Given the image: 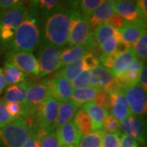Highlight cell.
Instances as JSON below:
<instances>
[{
	"instance_id": "6da1fadb",
	"label": "cell",
	"mask_w": 147,
	"mask_h": 147,
	"mask_svg": "<svg viewBox=\"0 0 147 147\" xmlns=\"http://www.w3.org/2000/svg\"><path fill=\"white\" fill-rule=\"evenodd\" d=\"M69 26V11L57 8L49 14L46 21L43 30L44 40L54 47H65L68 43Z\"/></svg>"
},
{
	"instance_id": "7a4b0ae2",
	"label": "cell",
	"mask_w": 147,
	"mask_h": 147,
	"mask_svg": "<svg viewBox=\"0 0 147 147\" xmlns=\"http://www.w3.org/2000/svg\"><path fill=\"white\" fill-rule=\"evenodd\" d=\"M40 32L38 21L32 12L17 28L7 49L11 52L32 53L39 43Z\"/></svg>"
},
{
	"instance_id": "3957f363",
	"label": "cell",
	"mask_w": 147,
	"mask_h": 147,
	"mask_svg": "<svg viewBox=\"0 0 147 147\" xmlns=\"http://www.w3.org/2000/svg\"><path fill=\"white\" fill-rule=\"evenodd\" d=\"M70 26L68 44L71 47L84 46L89 49L96 47L88 21L77 9L69 11Z\"/></svg>"
},
{
	"instance_id": "277c9868",
	"label": "cell",
	"mask_w": 147,
	"mask_h": 147,
	"mask_svg": "<svg viewBox=\"0 0 147 147\" xmlns=\"http://www.w3.org/2000/svg\"><path fill=\"white\" fill-rule=\"evenodd\" d=\"M29 16V8L21 6L0 13V46L7 48L12 41L17 28Z\"/></svg>"
},
{
	"instance_id": "5b68a950",
	"label": "cell",
	"mask_w": 147,
	"mask_h": 147,
	"mask_svg": "<svg viewBox=\"0 0 147 147\" xmlns=\"http://www.w3.org/2000/svg\"><path fill=\"white\" fill-rule=\"evenodd\" d=\"M29 134L26 119L16 118L0 129V147H22Z\"/></svg>"
},
{
	"instance_id": "8992f818",
	"label": "cell",
	"mask_w": 147,
	"mask_h": 147,
	"mask_svg": "<svg viewBox=\"0 0 147 147\" xmlns=\"http://www.w3.org/2000/svg\"><path fill=\"white\" fill-rule=\"evenodd\" d=\"M61 53V48L54 47L47 42L42 44L38 51L37 59L39 67L38 78L45 77L61 68L60 63Z\"/></svg>"
},
{
	"instance_id": "52a82bcc",
	"label": "cell",
	"mask_w": 147,
	"mask_h": 147,
	"mask_svg": "<svg viewBox=\"0 0 147 147\" xmlns=\"http://www.w3.org/2000/svg\"><path fill=\"white\" fill-rule=\"evenodd\" d=\"M122 90L131 115L139 117L147 115V92L140 84H136Z\"/></svg>"
},
{
	"instance_id": "ba28073f",
	"label": "cell",
	"mask_w": 147,
	"mask_h": 147,
	"mask_svg": "<svg viewBox=\"0 0 147 147\" xmlns=\"http://www.w3.org/2000/svg\"><path fill=\"white\" fill-rule=\"evenodd\" d=\"M59 109V101L49 96L38 107L35 123L40 129L52 127L57 120Z\"/></svg>"
},
{
	"instance_id": "9c48e42d",
	"label": "cell",
	"mask_w": 147,
	"mask_h": 147,
	"mask_svg": "<svg viewBox=\"0 0 147 147\" xmlns=\"http://www.w3.org/2000/svg\"><path fill=\"white\" fill-rule=\"evenodd\" d=\"M89 79L92 87L105 90L108 93L121 89L115 77L109 69L101 65L89 71Z\"/></svg>"
},
{
	"instance_id": "30bf717a",
	"label": "cell",
	"mask_w": 147,
	"mask_h": 147,
	"mask_svg": "<svg viewBox=\"0 0 147 147\" xmlns=\"http://www.w3.org/2000/svg\"><path fill=\"white\" fill-rule=\"evenodd\" d=\"M7 61L14 65L25 74H34L38 77L39 67L36 57L32 53L11 52L7 53Z\"/></svg>"
},
{
	"instance_id": "8fae6325",
	"label": "cell",
	"mask_w": 147,
	"mask_h": 147,
	"mask_svg": "<svg viewBox=\"0 0 147 147\" xmlns=\"http://www.w3.org/2000/svg\"><path fill=\"white\" fill-rule=\"evenodd\" d=\"M119 127L124 134L144 144L146 140L147 127L145 121L137 116L130 115L119 121Z\"/></svg>"
},
{
	"instance_id": "7c38bea8",
	"label": "cell",
	"mask_w": 147,
	"mask_h": 147,
	"mask_svg": "<svg viewBox=\"0 0 147 147\" xmlns=\"http://www.w3.org/2000/svg\"><path fill=\"white\" fill-rule=\"evenodd\" d=\"M49 95L57 100H70L73 88L71 83L57 72L48 80H46Z\"/></svg>"
},
{
	"instance_id": "4fadbf2b",
	"label": "cell",
	"mask_w": 147,
	"mask_h": 147,
	"mask_svg": "<svg viewBox=\"0 0 147 147\" xmlns=\"http://www.w3.org/2000/svg\"><path fill=\"white\" fill-rule=\"evenodd\" d=\"M60 146H78L82 133L74 125L73 120L56 129Z\"/></svg>"
},
{
	"instance_id": "5bb4252c",
	"label": "cell",
	"mask_w": 147,
	"mask_h": 147,
	"mask_svg": "<svg viewBox=\"0 0 147 147\" xmlns=\"http://www.w3.org/2000/svg\"><path fill=\"white\" fill-rule=\"evenodd\" d=\"M49 96L48 88L45 81L38 84H30L26 91L23 105L38 107Z\"/></svg>"
},
{
	"instance_id": "9a60e30c",
	"label": "cell",
	"mask_w": 147,
	"mask_h": 147,
	"mask_svg": "<svg viewBox=\"0 0 147 147\" xmlns=\"http://www.w3.org/2000/svg\"><path fill=\"white\" fill-rule=\"evenodd\" d=\"M109 95L110 102V110L112 115L115 117L119 121L131 115L123 90L116 91L112 93H109Z\"/></svg>"
},
{
	"instance_id": "2e32d148",
	"label": "cell",
	"mask_w": 147,
	"mask_h": 147,
	"mask_svg": "<svg viewBox=\"0 0 147 147\" xmlns=\"http://www.w3.org/2000/svg\"><path fill=\"white\" fill-rule=\"evenodd\" d=\"M115 13L130 22H143L140 10L136 2L129 0H119L115 2Z\"/></svg>"
},
{
	"instance_id": "e0dca14e",
	"label": "cell",
	"mask_w": 147,
	"mask_h": 147,
	"mask_svg": "<svg viewBox=\"0 0 147 147\" xmlns=\"http://www.w3.org/2000/svg\"><path fill=\"white\" fill-rule=\"evenodd\" d=\"M147 23L143 22H130L125 21L123 26L119 30L122 40L132 46L138 40L145 30H146Z\"/></svg>"
},
{
	"instance_id": "ac0fdd59",
	"label": "cell",
	"mask_w": 147,
	"mask_h": 147,
	"mask_svg": "<svg viewBox=\"0 0 147 147\" xmlns=\"http://www.w3.org/2000/svg\"><path fill=\"white\" fill-rule=\"evenodd\" d=\"M115 1L113 0L104 1L103 3L95 10L88 20L89 26L92 30H93L97 26L105 23L110 16L115 13Z\"/></svg>"
},
{
	"instance_id": "d6986e66",
	"label": "cell",
	"mask_w": 147,
	"mask_h": 147,
	"mask_svg": "<svg viewBox=\"0 0 147 147\" xmlns=\"http://www.w3.org/2000/svg\"><path fill=\"white\" fill-rule=\"evenodd\" d=\"M58 101H59L58 115L57 120L53 125V127L55 129L61 127L65 123L72 121L75 114L79 110V107L70 100H58Z\"/></svg>"
},
{
	"instance_id": "ffe728a7",
	"label": "cell",
	"mask_w": 147,
	"mask_h": 147,
	"mask_svg": "<svg viewBox=\"0 0 147 147\" xmlns=\"http://www.w3.org/2000/svg\"><path fill=\"white\" fill-rule=\"evenodd\" d=\"M82 109H84L87 112L91 119L92 124V131H99L103 129L104 120L110 115L108 110L95 105L92 102L84 105Z\"/></svg>"
},
{
	"instance_id": "44dd1931",
	"label": "cell",
	"mask_w": 147,
	"mask_h": 147,
	"mask_svg": "<svg viewBox=\"0 0 147 147\" xmlns=\"http://www.w3.org/2000/svg\"><path fill=\"white\" fill-rule=\"evenodd\" d=\"M30 84L31 83L26 80L21 84L9 86L6 89L5 94H4L3 100H4L5 103L16 102V103L23 105V103L25 101V96H26V91Z\"/></svg>"
},
{
	"instance_id": "7402d4cb",
	"label": "cell",
	"mask_w": 147,
	"mask_h": 147,
	"mask_svg": "<svg viewBox=\"0 0 147 147\" xmlns=\"http://www.w3.org/2000/svg\"><path fill=\"white\" fill-rule=\"evenodd\" d=\"M88 47L84 46H74L62 51L60 57V63L61 68L81 61L84 55L88 53Z\"/></svg>"
},
{
	"instance_id": "603a6c76",
	"label": "cell",
	"mask_w": 147,
	"mask_h": 147,
	"mask_svg": "<svg viewBox=\"0 0 147 147\" xmlns=\"http://www.w3.org/2000/svg\"><path fill=\"white\" fill-rule=\"evenodd\" d=\"M137 58L136 54L131 47L128 51H127L126 53L121 54L117 57L115 62L114 64V66L110 70V72L115 78L118 77L119 75L126 72L128 68L130 67L131 63Z\"/></svg>"
},
{
	"instance_id": "cb8c5ba5",
	"label": "cell",
	"mask_w": 147,
	"mask_h": 147,
	"mask_svg": "<svg viewBox=\"0 0 147 147\" xmlns=\"http://www.w3.org/2000/svg\"><path fill=\"white\" fill-rule=\"evenodd\" d=\"M111 36H115L119 41H123L119 30H115L105 23H102L99 26H97L92 30L93 40L95 43L96 44V46H99V47L104 42L105 40Z\"/></svg>"
},
{
	"instance_id": "d4e9b609",
	"label": "cell",
	"mask_w": 147,
	"mask_h": 147,
	"mask_svg": "<svg viewBox=\"0 0 147 147\" xmlns=\"http://www.w3.org/2000/svg\"><path fill=\"white\" fill-rule=\"evenodd\" d=\"M98 88H96L94 87H89L80 89H73L70 100L79 108L83 107L84 105L91 103L94 100Z\"/></svg>"
},
{
	"instance_id": "484cf974",
	"label": "cell",
	"mask_w": 147,
	"mask_h": 147,
	"mask_svg": "<svg viewBox=\"0 0 147 147\" xmlns=\"http://www.w3.org/2000/svg\"><path fill=\"white\" fill-rule=\"evenodd\" d=\"M3 71L7 85L8 86L21 84L26 80V74H25L20 69L8 61H6L4 64V68L3 69Z\"/></svg>"
},
{
	"instance_id": "4316f807",
	"label": "cell",
	"mask_w": 147,
	"mask_h": 147,
	"mask_svg": "<svg viewBox=\"0 0 147 147\" xmlns=\"http://www.w3.org/2000/svg\"><path fill=\"white\" fill-rule=\"evenodd\" d=\"M105 132L101 129L82 135L77 147H102V139Z\"/></svg>"
},
{
	"instance_id": "83f0119b",
	"label": "cell",
	"mask_w": 147,
	"mask_h": 147,
	"mask_svg": "<svg viewBox=\"0 0 147 147\" xmlns=\"http://www.w3.org/2000/svg\"><path fill=\"white\" fill-rule=\"evenodd\" d=\"M74 123L79 129L82 135L88 134L92 131V124L91 119L84 109H80L77 111L74 117Z\"/></svg>"
},
{
	"instance_id": "f1b7e54d",
	"label": "cell",
	"mask_w": 147,
	"mask_h": 147,
	"mask_svg": "<svg viewBox=\"0 0 147 147\" xmlns=\"http://www.w3.org/2000/svg\"><path fill=\"white\" fill-rule=\"evenodd\" d=\"M39 146L60 147L56 134V129L53 127L47 129L39 128Z\"/></svg>"
},
{
	"instance_id": "f546056e",
	"label": "cell",
	"mask_w": 147,
	"mask_h": 147,
	"mask_svg": "<svg viewBox=\"0 0 147 147\" xmlns=\"http://www.w3.org/2000/svg\"><path fill=\"white\" fill-rule=\"evenodd\" d=\"M139 77H140L139 72L127 69L126 72L116 77V79L121 89H123L139 84Z\"/></svg>"
},
{
	"instance_id": "4dcf8cb0",
	"label": "cell",
	"mask_w": 147,
	"mask_h": 147,
	"mask_svg": "<svg viewBox=\"0 0 147 147\" xmlns=\"http://www.w3.org/2000/svg\"><path fill=\"white\" fill-rule=\"evenodd\" d=\"M104 0H83L77 2L75 5L79 6L81 14L88 21L91 16L93 14L95 10L103 3Z\"/></svg>"
},
{
	"instance_id": "1f68e13d",
	"label": "cell",
	"mask_w": 147,
	"mask_h": 147,
	"mask_svg": "<svg viewBox=\"0 0 147 147\" xmlns=\"http://www.w3.org/2000/svg\"><path fill=\"white\" fill-rule=\"evenodd\" d=\"M82 71H84V66H83V62L81 60L75 63L70 64L65 66L62 69L59 71V73L61 74L65 79H67L71 83Z\"/></svg>"
},
{
	"instance_id": "d6a6232c",
	"label": "cell",
	"mask_w": 147,
	"mask_h": 147,
	"mask_svg": "<svg viewBox=\"0 0 147 147\" xmlns=\"http://www.w3.org/2000/svg\"><path fill=\"white\" fill-rule=\"evenodd\" d=\"M131 48L137 58L142 60L147 59V30L144 31L137 42L131 46Z\"/></svg>"
},
{
	"instance_id": "836d02e7",
	"label": "cell",
	"mask_w": 147,
	"mask_h": 147,
	"mask_svg": "<svg viewBox=\"0 0 147 147\" xmlns=\"http://www.w3.org/2000/svg\"><path fill=\"white\" fill-rule=\"evenodd\" d=\"M22 147H40L39 146V128L36 123L29 126V134Z\"/></svg>"
},
{
	"instance_id": "e575fe53",
	"label": "cell",
	"mask_w": 147,
	"mask_h": 147,
	"mask_svg": "<svg viewBox=\"0 0 147 147\" xmlns=\"http://www.w3.org/2000/svg\"><path fill=\"white\" fill-rule=\"evenodd\" d=\"M72 88L74 89H80V88H86L92 87L90 84L89 71L84 70L71 82Z\"/></svg>"
},
{
	"instance_id": "d590c367",
	"label": "cell",
	"mask_w": 147,
	"mask_h": 147,
	"mask_svg": "<svg viewBox=\"0 0 147 147\" xmlns=\"http://www.w3.org/2000/svg\"><path fill=\"white\" fill-rule=\"evenodd\" d=\"M92 103L95 105H98L101 108H104L105 110H108L110 109V95L108 92H106L105 90L98 89L96 97Z\"/></svg>"
},
{
	"instance_id": "8d00e7d4",
	"label": "cell",
	"mask_w": 147,
	"mask_h": 147,
	"mask_svg": "<svg viewBox=\"0 0 147 147\" xmlns=\"http://www.w3.org/2000/svg\"><path fill=\"white\" fill-rule=\"evenodd\" d=\"M121 131L115 133L105 132L102 139V147H119Z\"/></svg>"
},
{
	"instance_id": "74e56055",
	"label": "cell",
	"mask_w": 147,
	"mask_h": 147,
	"mask_svg": "<svg viewBox=\"0 0 147 147\" xmlns=\"http://www.w3.org/2000/svg\"><path fill=\"white\" fill-rule=\"evenodd\" d=\"M103 130L108 133H115L120 131L119 121L112 115H109L105 118L103 123Z\"/></svg>"
},
{
	"instance_id": "f35d334b",
	"label": "cell",
	"mask_w": 147,
	"mask_h": 147,
	"mask_svg": "<svg viewBox=\"0 0 147 147\" xmlns=\"http://www.w3.org/2000/svg\"><path fill=\"white\" fill-rule=\"evenodd\" d=\"M82 62H83L84 70L86 71H91L100 65L99 59L94 54L91 53H88L84 55V57L82 58Z\"/></svg>"
},
{
	"instance_id": "ab89813d",
	"label": "cell",
	"mask_w": 147,
	"mask_h": 147,
	"mask_svg": "<svg viewBox=\"0 0 147 147\" xmlns=\"http://www.w3.org/2000/svg\"><path fill=\"white\" fill-rule=\"evenodd\" d=\"M118 42H120L117 39L115 36H111L108 38L100 46V49L102 55H109L115 50Z\"/></svg>"
},
{
	"instance_id": "60d3db41",
	"label": "cell",
	"mask_w": 147,
	"mask_h": 147,
	"mask_svg": "<svg viewBox=\"0 0 147 147\" xmlns=\"http://www.w3.org/2000/svg\"><path fill=\"white\" fill-rule=\"evenodd\" d=\"M15 119L12 118L7 112L6 103L3 99H0V129L9 124Z\"/></svg>"
},
{
	"instance_id": "b9f144b4",
	"label": "cell",
	"mask_w": 147,
	"mask_h": 147,
	"mask_svg": "<svg viewBox=\"0 0 147 147\" xmlns=\"http://www.w3.org/2000/svg\"><path fill=\"white\" fill-rule=\"evenodd\" d=\"M119 55L116 53L115 51H114L112 53H110L109 55H100V58H99V61L101 62V64L105 66V69L111 70L113 66H114V64L115 62L116 59L119 57Z\"/></svg>"
},
{
	"instance_id": "7bdbcfd3",
	"label": "cell",
	"mask_w": 147,
	"mask_h": 147,
	"mask_svg": "<svg viewBox=\"0 0 147 147\" xmlns=\"http://www.w3.org/2000/svg\"><path fill=\"white\" fill-rule=\"evenodd\" d=\"M6 108L7 112L9 113L12 118L16 119L21 117L22 112H23V105L16 103V102H10V103H6Z\"/></svg>"
},
{
	"instance_id": "ee69618b",
	"label": "cell",
	"mask_w": 147,
	"mask_h": 147,
	"mask_svg": "<svg viewBox=\"0 0 147 147\" xmlns=\"http://www.w3.org/2000/svg\"><path fill=\"white\" fill-rule=\"evenodd\" d=\"M23 6V1L20 0H0V10L2 11L12 10Z\"/></svg>"
},
{
	"instance_id": "f6af8a7d",
	"label": "cell",
	"mask_w": 147,
	"mask_h": 147,
	"mask_svg": "<svg viewBox=\"0 0 147 147\" xmlns=\"http://www.w3.org/2000/svg\"><path fill=\"white\" fill-rule=\"evenodd\" d=\"M38 3L42 10L45 11L47 13H51L58 8L60 2L57 0H40Z\"/></svg>"
},
{
	"instance_id": "bcb514c9",
	"label": "cell",
	"mask_w": 147,
	"mask_h": 147,
	"mask_svg": "<svg viewBox=\"0 0 147 147\" xmlns=\"http://www.w3.org/2000/svg\"><path fill=\"white\" fill-rule=\"evenodd\" d=\"M124 22H125V20L123 17H121L117 13H115L113 16H110L105 23L107 24L108 26H110V27L115 29V30H119L123 26Z\"/></svg>"
},
{
	"instance_id": "7dc6e473",
	"label": "cell",
	"mask_w": 147,
	"mask_h": 147,
	"mask_svg": "<svg viewBox=\"0 0 147 147\" xmlns=\"http://www.w3.org/2000/svg\"><path fill=\"white\" fill-rule=\"evenodd\" d=\"M119 147H139L138 143L132 137L127 134H121Z\"/></svg>"
},
{
	"instance_id": "c3c4849f",
	"label": "cell",
	"mask_w": 147,
	"mask_h": 147,
	"mask_svg": "<svg viewBox=\"0 0 147 147\" xmlns=\"http://www.w3.org/2000/svg\"><path fill=\"white\" fill-rule=\"evenodd\" d=\"M143 20L147 23V0H138L136 2Z\"/></svg>"
},
{
	"instance_id": "681fc988",
	"label": "cell",
	"mask_w": 147,
	"mask_h": 147,
	"mask_svg": "<svg viewBox=\"0 0 147 147\" xmlns=\"http://www.w3.org/2000/svg\"><path fill=\"white\" fill-rule=\"evenodd\" d=\"M139 84L142 86V88L147 92V64L146 65H144V67L140 73Z\"/></svg>"
},
{
	"instance_id": "f907efd6",
	"label": "cell",
	"mask_w": 147,
	"mask_h": 147,
	"mask_svg": "<svg viewBox=\"0 0 147 147\" xmlns=\"http://www.w3.org/2000/svg\"><path fill=\"white\" fill-rule=\"evenodd\" d=\"M144 65H145L144 60L137 58V59L131 63V65H130V67L128 68V69H131V70H133V71H137V72L141 73V71L142 70Z\"/></svg>"
},
{
	"instance_id": "816d5d0a",
	"label": "cell",
	"mask_w": 147,
	"mask_h": 147,
	"mask_svg": "<svg viewBox=\"0 0 147 147\" xmlns=\"http://www.w3.org/2000/svg\"><path fill=\"white\" fill-rule=\"evenodd\" d=\"M6 86H7V83H6L5 78L3 75V69L0 68V95L2 94L3 90L5 89Z\"/></svg>"
},
{
	"instance_id": "f5cc1de1",
	"label": "cell",
	"mask_w": 147,
	"mask_h": 147,
	"mask_svg": "<svg viewBox=\"0 0 147 147\" xmlns=\"http://www.w3.org/2000/svg\"><path fill=\"white\" fill-rule=\"evenodd\" d=\"M60 147H76V146H61Z\"/></svg>"
}]
</instances>
